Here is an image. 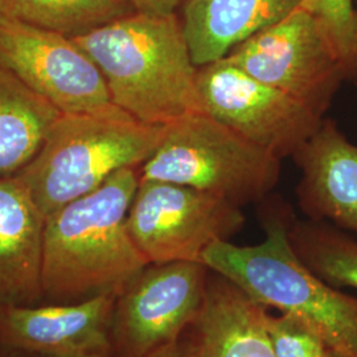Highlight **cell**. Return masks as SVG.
I'll return each mask as SVG.
<instances>
[{
	"label": "cell",
	"instance_id": "cell-1",
	"mask_svg": "<svg viewBox=\"0 0 357 357\" xmlns=\"http://www.w3.org/2000/svg\"><path fill=\"white\" fill-rule=\"evenodd\" d=\"M139 168L128 167L115 172L98 190L45 218L43 299L72 303L119 294L149 265L128 229Z\"/></svg>",
	"mask_w": 357,
	"mask_h": 357
},
{
	"label": "cell",
	"instance_id": "cell-2",
	"mask_svg": "<svg viewBox=\"0 0 357 357\" xmlns=\"http://www.w3.org/2000/svg\"><path fill=\"white\" fill-rule=\"evenodd\" d=\"M102 73L116 107L168 126L203 112L197 72L178 13H130L73 38Z\"/></svg>",
	"mask_w": 357,
	"mask_h": 357
},
{
	"label": "cell",
	"instance_id": "cell-3",
	"mask_svg": "<svg viewBox=\"0 0 357 357\" xmlns=\"http://www.w3.org/2000/svg\"><path fill=\"white\" fill-rule=\"evenodd\" d=\"M290 220L286 211L265 208L261 243L220 241L202 261L261 306L299 320L332 351L357 357V298L332 287L299 258L289 236Z\"/></svg>",
	"mask_w": 357,
	"mask_h": 357
},
{
	"label": "cell",
	"instance_id": "cell-4",
	"mask_svg": "<svg viewBox=\"0 0 357 357\" xmlns=\"http://www.w3.org/2000/svg\"><path fill=\"white\" fill-rule=\"evenodd\" d=\"M166 135L119 107L101 113L61 114L41 149L17 178L47 217L98 190L115 172L141 167Z\"/></svg>",
	"mask_w": 357,
	"mask_h": 357
},
{
	"label": "cell",
	"instance_id": "cell-5",
	"mask_svg": "<svg viewBox=\"0 0 357 357\" xmlns=\"http://www.w3.org/2000/svg\"><path fill=\"white\" fill-rule=\"evenodd\" d=\"M281 162L200 112L166 126L139 178L188 185L243 208L264 202L278 185Z\"/></svg>",
	"mask_w": 357,
	"mask_h": 357
},
{
	"label": "cell",
	"instance_id": "cell-6",
	"mask_svg": "<svg viewBox=\"0 0 357 357\" xmlns=\"http://www.w3.org/2000/svg\"><path fill=\"white\" fill-rule=\"evenodd\" d=\"M243 208L188 185L141 180L128 229L147 264L203 262L205 250L243 229Z\"/></svg>",
	"mask_w": 357,
	"mask_h": 357
},
{
	"label": "cell",
	"instance_id": "cell-7",
	"mask_svg": "<svg viewBox=\"0 0 357 357\" xmlns=\"http://www.w3.org/2000/svg\"><path fill=\"white\" fill-rule=\"evenodd\" d=\"M248 75L282 90L310 112L326 118L344 69L312 13L301 6L225 57Z\"/></svg>",
	"mask_w": 357,
	"mask_h": 357
},
{
	"label": "cell",
	"instance_id": "cell-8",
	"mask_svg": "<svg viewBox=\"0 0 357 357\" xmlns=\"http://www.w3.org/2000/svg\"><path fill=\"white\" fill-rule=\"evenodd\" d=\"M203 262L150 264L118 294L112 326L116 357H149L178 343L204 306Z\"/></svg>",
	"mask_w": 357,
	"mask_h": 357
},
{
	"label": "cell",
	"instance_id": "cell-9",
	"mask_svg": "<svg viewBox=\"0 0 357 357\" xmlns=\"http://www.w3.org/2000/svg\"><path fill=\"white\" fill-rule=\"evenodd\" d=\"M0 66L63 114L116 107L98 66L76 40L0 10Z\"/></svg>",
	"mask_w": 357,
	"mask_h": 357
},
{
	"label": "cell",
	"instance_id": "cell-10",
	"mask_svg": "<svg viewBox=\"0 0 357 357\" xmlns=\"http://www.w3.org/2000/svg\"><path fill=\"white\" fill-rule=\"evenodd\" d=\"M203 112L278 159L293 158L324 118L222 59L199 66Z\"/></svg>",
	"mask_w": 357,
	"mask_h": 357
},
{
	"label": "cell",
	"instance_id": "cell-11",
	"mask_svg": "<svg viewBox=\"0 0 357 357\" xmlns=\"http://www.w3.org/2000/svg\"><path fill=\"white\" fill-rule=\"evenodd\" d=\"M118 294L81 302L0 307V344L17 352L76 355L112 347Z\"/></svg>",
	"mask_w": 357,
	"mask_h": 357
},
{
	"label": "cell",
	"instance_id": "cell-12",
	"mask_svg": "<svg viewBox=\"0 0 357 357\" xmlns=\"http://www.w3.org/2000/svg\"><path fill=\"white\" fill-rule=\"evenodd\" d=\"M293 159L301 171L296 199L307 220L357 238V144L333 119L324 118Z\"/></svg>",
	"mask_w": 357,
	"mask_h": 357
},
{
	"label": "cell",
	"instance_id": "cell-13",
	"mask_svg": "<svg viewBox=\"0 0 357 357\" xmlns=\"http://www.w3.org/2000/svg\"><path fill=\"white\" fill-rule=\"evenodd\" d=\"M266 311L211 270L204 306L181 339L192 357H275L265 330Z\"/></svg>",
	"mask_w": 357,
	"mask_h": 357
},
{
	"label": "cell",
	"instance_id": "cell-14",
	"mask_svg": "<svg viewBox=\"0 0 357 357\" xmlns=\"http://www.w3.org/2000/svg\"><path fill=\"white\" fill-rule=\"evenodd\" d=\"M45 217L16 178H0V307L36 305L43 296Z\"/></svg>",
	"mask_w": 357,
	"mask_h": 357
},
{
	"label": "cell",
	"instance_id": "cell-15",
	"mask_svg": "<svg viewBox=\"0 0 357 357\" xmlns=\"http://www.w3.org/2000/svg\"><path fill=\"white\" fill-rule=\"evenodd\" d=\"M302 0H183L180 22L196 66L225 59L259 31L273 26Z\"/></svg>",
	"mask_w": 357,
	"mask_h": 357
},
{
	"label": "cell",
	"instance_id": "cell-16",
	"mask_svg": "<svg viewBox=\"0 0 357 357\" xmlns=\"http://www.w3.org/2000/svg\"><path fill=\"white\" fill-rule=\"evenodd\" d=\"M63 114L0 66V178H15Z\"/></svg>",
	"mask_w": 357,
	"mask_h": 357
},
{
	"label": "cell",
	"instance_id": "cell-17",
	"mask_svg": "<svg viewBox=\"0 0 357 357\" xmlns=\"http://www.w3.org/2000/svg\"><path fill=\"white\" fill-rule=\"evenodd\" d=\"M289 236L295 253L332 287L357 290V238L327 222L295 220Z\"/></svg>",
	"mask_w": 357,
	"mask_h": 357
},
{
	"label": "cell",
	"instance_id": "cell-18",
	"mask_svg": "<svg viewBox=\"0 0 357 357\" xmlns=\"http://www.w3.org/2000/svg\"><path fill=\"white\" fill-rule=\"evenodd\" d=\"M3 10L29 24L70 38L134 13L125 0H3Z\"/></svg>",
	"mask_w": 357,
	"mask_h": 357
},
{
	"label": "cell",
	"instance_id": "cell-19",
	"mask_svg": "<svg viewBox=\"0 0 357 357\" xmlns=\"http://www.w3.org/2000/svg\"><path fill=\"white\" fill-rule=\"evenodd\" d=\"M301 7L317 17L343 65L347 82L357 86L356 1L302 0Z\"/></svg>",
	"mask_w": 357,
	"mask_h": 357
},
{
	"label": "cell",
	"instance_id": "cell-20",
	"mask_svg": "<svg viewBox=\"0 0 357 357\" xmlns=\"http://www.w3.org/2000/svg\"><path fill=\"white\" fill-rule=\"evenodd\" d=\"M265 330L275 357H326L327 344L305 324L290 315L265 314Z\"/></svg>",
	"mask_w": 357,
	"mask_h": 357
},
{
	"label": "cell",
	"instance_id": "cell-21",
	"mask_svg": "<svg viewBox=\"0 0 357 357\" xmlns=\"http://www.w3.org/2000/svg\"><path fill=\"white\" fill-rule=\"evenodd\" d=\"M134 13L169 16L176 13L183 0H125Z\"/></svg>",
	"mask_w": 357,
	"mask_h": 357
},
{
	"label": "cell",
	"instance_id": "cell-22",
	"mask_svg": "<svg viewBox=\"0 0 357 357\" xmlns=\"http://www.w3.org/2000/svg\"><path fill=\"white\" fill-rule=\"evenodd\" d=\"M149 357H192L187 345L184 344L183 339H180L178 343L166 347Z\"/></svg>",
	"mask_w": 357,
	"mask_h": 357
},
{
	"label": "cell",
	"instance_id": "cell-23",
	"mask_svg": "<svg viewBox=\"0 0 357 357\" xmlns=\"http://www.w3.org/2000/svg\"><path fill=\"white\" fill-rule=\"evenodd\" d=\"M17 357H116L113 349H103V351H94V352H85V354H76V355H44V354H26L19 352Z\"/></svg>",
	"mask_w": 357,
	"mask_h": 357
},
{
	"label": "cell",
	"instance_id": "cell-24",
	"mask_svg": "<svg viewBox=\"0 0 357 357\" xmlns=\"http://www.w3.org/2000/svg\"><path fill=\"white\" fill-rule=\"evenodd\" d=\"M326 357H349L347 356V355H343V354H339V352H335V351H332L330 349V352H328V355Z\"/></svg>",
	"mask_w": 357,
	"mask_h": 357
},
{
	"label": "cell",
	"instance_id": "cell-25",
	"mask_svg": "<svg viewBox=\"0 0 357 357\" xmlns=\"http://www.w3.org/2000/svg\"><path fill=\"white\" fill-rule=\"evenodd\" d=\"M0 10H3V0H0Z\"/></svg>",
	"mask_w": 357,
	"mask_h": 357
},
{
	"label": "cell",
	"instance_id": "cell-26",
	"mask_svg": "<svg viewBox=\"0 0 357 357\" xmlns=\"http://www.w3.org/2000/svg\"><path fill=\"white\" fill-rule=\"evenodd\" d=\"M355 1H356V6H357V0H355Z\"/></svg>",
	"mask_w": 357,
	"mask_h": 357
}]
</instances>
